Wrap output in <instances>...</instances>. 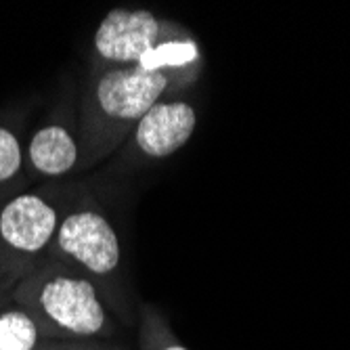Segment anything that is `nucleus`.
I'll return each mask as SVG.
<instances>
[{"mask_svg":"<svg viewBox=\"0 0 350 350\" xmlns=\"http://www.w3.org/2000/svg\"><path fill=\"white\" fill-rule=\"evenodd\" d=\"M57 243L61 252L94 275L111 273L122 258V247L109 220L92 210L70 214L63 220Z\"/></svg>","mask_w":350,"mask_h":350,"instance_id":"1","label":"nucleus"},{"mask_svg":"<svg viewBox=\"0 0 350 350\" xmlns=\"http://www.w3.org/2000/svg\"><path fill=\"white\" fill-rule=\"evenodd\" d=\"M160 42V21L147 9H113L94 31V51L105 61L137 66Z\"/></svg>","mask_w":350,"mask_h":350,"instance_id":"2","label":"nucleus"},{"mask_svg":"<svg viewBox=\"0 0 350 350\" xmlns=\"http://www.w3.org/2000/svg\"><path fill=\"white\" fill-rule=\"evenodd\" d=\"M168 86L164 72H147L139 66H126L101 76L94 97L101 111L113 120H141L162 97Z\"/></svg>","mask_w":350,"mask_h":350,"instance_id":"3","label":"nucleus"},{"mask_svg":"<svg viewBox=\"0 0 350 350\" xmlns=\"http://www.w3.org/2000/svg\"><path fill=\"white\" fill-rule=\"evenodd\" d=\"M40 306L55 325L78 336H92L105 325V308L86 279L53 277L40 292Z\"/></svg>","mask_w":350,"mask_h":350,"instance_id":"4","label":"nucleus"},{"mask_svg":"<svg viewBox=\"0 0 350 350\" xmlns=\"http://www.w3.org/2000/svg\"><path fill=\"white\" fill-rule=\"evenodd\" d=\"M57 212L38 196H19L0 212V237L13 250L40 252L57 231Z\"/></svg>","mask_w":350,"mask_h":350,"instance_id":"5","label":"nucleus"},{"mask_svg":"<svg viewBox=\"0 0 350 350\" xmlns=\"http://www.w3.org/2000/svg\"><path fill=\"white\" fill-rule=\"evenodd\" d=\"M196 109L189 103H155L139 120L135 141L149 157H168L185 147L196 131Z\"/></svg>","mask_w":350,"mask_h":350,"instance_id":"6","label":"nucleus"},{"mask_svg":"<svg viewBox=\"0 0 350 350\" xmlns=\"http://www.w3.org/2000/svg\"><path fill=\"white\" fill-rule=\"evenodd\" d=\"M78 147L74 137L59 124L44 126L29 141V162L46 176H61L74 168Z\"/></svg>","mask_w":350,"mask_h":350,"instance_id":"7","label":"nucleus"},{"mask_svg":"<svg viewBox=\"0 0 350 350\" xmlns=\"http://www.w3.org/2000/svg\"><path fill=\"white\" fill-rule=\"evenodd\" d=\"M200 46L196 40H172L157 42L149 53L141 57L137 66L147 72H164V68H180L198 61Z\"/></svg>","mask_w":350,"mask_h":350,"instance_id":"8","label":"nucleus"},{"mask_svg":"<svg viewBox=\"0 0 350 350\" xmlns=\"http://www.w3.org/2000/svg\"><path fill=\"white\" fill-rule=\"evenodd\" d=\"M38 327L23 310L0 314V350H34Z\"/></svg>","mask_w":350,"mask_h":350,"instance_id":"9","label":"nucleus"},{"mask_svg":"<svg viewBox=\"0 0 350 350\" xmlns=\"http://www.w3.org/2000/svg\"><path fill=\"white\" fill-rule=\"evenodd\" d=\"M21 168V147L15 135L0 126V183L13 178Z\"/></svg>","mask_w":350,"mask_h":350,"instance_id":"10","label":"nucleus"},{"mask_svg":"<svg viewBox=\"0 0 350 350\" xmlns=\"http://www.w3.org/2000/svg\"><path fill=\"white\" fill-rule=\"evenodd\" d=\"M166 350H187V348H183V346H168Z\"/></svg>","mask_w":350,"mask_h":350,"instance_id":"11","label":"nucleus"}]
</instances>
